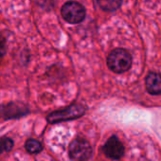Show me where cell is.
<instances>
[{
  "instance_id": "cell-9",
  "label": "cell",
  "mask_w": 161,
  "mask_h": 161,
  "mask_svg": "<svg viewBox=\"0 0 161 161\" xmlns=\"http://www.w3.org/2000/svg\"><path fill=\"white\" fill-rule=\"evenodd\" d=\"M25 149L28 153L35 154V153H39L40 152H42L43 145L41 144V142H39L38 140L34 138H29L25 143Z\"/></svg>"
},
{
  "instance_id": "cell-7",
  "label": "cell",
  "mask_w": 161,
  "mask_h": 161,
  "mask_svg": "<svg viewBox=\"0 0 161 161\" xmlns=\"http://www.w3.org/2000/svg\"><path fill=\"white\" fill-rule=\"evenodd\" d=\"M146 90L152 95L161 94V74L151 72L145 80Z\"/></svg>"
},
{
  "instance_id": "cell-11",
  "label": "cell",
  "mask_w": 161,
  "mask_h": 161,
  "mask_svg": "<svg viewBox=\"0 0 161 161\" xmlns=\"http://www.w3.org/2000/svg\"><path fill=\"white\" fill-rule=\"evenodd\" d=\"M57 0H35V3L45 11H51L55 5Z\"/></svg>"
},
{
  "instance_id": "cell-10",
  "label": "cell",
  "mask_w": 161,
  "mask_h": 161,
  "mask_svg": "<svg viewBox=\"0 0 161 161\" xmlns=\"http://www.w3.org/2000/svg\"><path fill=\"white\" fill-rule=\"evenodd\" d=\"M14 144V140L10 137L7 136L0 137V154L10 152L13 149Z\"/></svg>"
},
{
  "instance_id": "cell-2",
  "label": "cell",
  "mask_w": 161,
  "mask_h": 161,
  "mask_svg": "<svg viewBox=\"0 0 161 161\" xmlns=\"http://www.w3.org/2000/svg\"><path fill=\"white\" fill-rule=\"evenodd\" d=\"M86 113V107L82 104L74 103L67 106L64 109L57 110L50 113L47 117V120L49 123H59L66 120H72L84 116Z\"/></svg>"
},
{
  "instance_id": "cell-3",
  "label": "cell",
  "mask_w": 161,
  "mask_h": 161,
  "mask_svg": "<svg viewBox=\"0 0 161 161\" xmlns=\"http://www.w3.org/2000/svg\"><path fill=\"white\" fill-rule=\"evenodd\" d=\"M61 14L66 22L78 24L83 22L86 18V8L79 2L68 1L63 5Z\"/></svg>"
},
{
  "instance_id": "cell-12",
  "label": "cell",
  "mask_w": 161,
  "mask_h": 161,
  "mask_svg": "<svg viewBox=\"0 0 161 161\" xmlns=\"http://www.w3.org/2000/svg\"><path fill=\"white\" fill-rule=\"evenodd\" d=\"M6 54V47H5V44L3 41H0V61L3 59V57Z\"/></svg>"
},
{
  "instance_id": "cell-8",
  "label": "cell",
  "mask_w": 161,
  "mask_h": 161,
  "mask_svg": "<svg viewBox=\"0 0 161 161\" xmlns=\"http://www.w3.org/2000/svg\"><path fill=\"white\" fill-rule=\"evenodd\" d=\"M97 3L104 12H115L120 8L122 0H97Z\"/></svg>"
},
{
  "instance_id": "cell-6",
  "label": "cell",
  "mask_w": 161,
  "mask_h": 161,
  "mask_svg": "<svg viewBox=\"0 0 161 161\" xmlns=\"http://www.w3.org/2000/svg\"><path fill=\"white\" fill-rule=\"evenodd\" d=\"M103 151L107 157L118 160L124 154V146L117 136H111L104 144Z\"/></svg>"
},
{
  "instance_id": "cell-1",
  "label": "cell",
  "mask_w": 161,
  "mask_h": 161,
  "mask_svg": "<svg viewBox=\"0 0 161 161\" xmlns=\"http://www.w3.org/2000/svg\"><path fill=\"white\" fill-rule=\"evenodd\" d=\"M107 65L115 73L126 72L132 65V56L126 49L116 48L109 53Z\"/></svg>"
},
{
  "instance_id": "cell-4",
  "label": "cell",
  "mask_w": 161,
  "mask_h": 161,
  "mask_svg": "<svg viewBox=\"0 0 161 161\" xmlns=\"http://www.w3.org/2000/svg\"><path fill=\"white\" fill-rule=\"evenodd\" d=\"M68 153L74 161H87L92 155V148L86 139L77 137L70 143Z\"/></svg>"
},
{
  "instance_id": "cell-5",
  "label": "cell",
  "mask_w": 161,
  "mask_h": 161,
  "mask_svg": "<svg viewBox=\"0 0 161 161\" xmlns=\"http://www.w3.org/2000/svg\"><path fill=\"white\" fill-rule=\"evenodd\" d=\"M30 110L27 105L18 102H11L6 104H0V119L9 120L16 119L27 116Z\"/></svg>"
}]
</instances>
